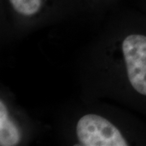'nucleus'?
Instances as JSON below:
<instances>
[{"instance_id": "obj_4", "label": "nucleus", "mask_w": 146, "mask_h": 146, "mask_svg": "<svg viewBox=\"0 0 146 146\" xmlns=\"http://www.w3.org/2000/svg\"><path fill=\"white\" fill-rule=\"evenodd\" d=\"M11 9L23 17H33L46 7L60 0H6Z\"/></svg>"}, {"instance_id": "obj_2", "label": "nucleus", "mask_w": 146, "mask_h": 146, "mask_svg": "<svg viewBox=\"0 0 146 146\" xmlns=\"http://www.w3.org/2000/svg\"><path fill=\"white\" fill-rule=\"evenodd\" d=\"M122 54L131 87L146 96V36L127 35L122 42Z\"/></svg>"}, {"instance_id": "obj_1", "label": "nucleus", "mask_w": 146, "mask_h": 146, "mask_svg": "<svg viewBox=\"0 0 146 146\" xmlns=\"http://www.w3.org/2000/svg\"><path fill=\"white\" fill-rule=\"evenodd\" d=\"M76 134L80 145H129L119 129L104 117L95 114L83 115L78 120Z\"/></svg>"}, {"instance_id": "obj_3", "label": "nucleus", "mask_w": 146, "mask_h": 146, "mask_svg": "<svg viewBox=\"0 0 146 146\" xmlns=\"http://www.w3.org/2000/svg\"><path fill=\"white\" fill-rule=\"evenodd\" d=\"M21 140V133L15 121L9 115L5 102L0 101V145L14 146Z\"/></svg>"}]
</instances>
